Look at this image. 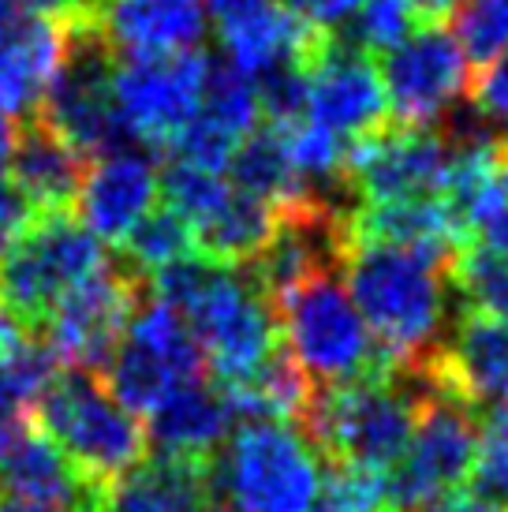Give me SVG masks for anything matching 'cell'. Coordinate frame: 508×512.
Wrapping results in <instances>:
<instances>
[{
    "instance_id": "obj_1",
    "label": "cell",
    "mask_w": 508,
    "mask_h": 512,
    "mask_svg": "<svg viewBox=\"0 0 508 512\" xmlns=\"http://www.w3.org/2000/svg\"><path fill=\"white\" fill-rule=\"evenodd\" d=\"M340 281L393 367L430 363L460 314L452 262L423 251L348 240L340 255Z\"/></svg>"
},
{
    "instance_id": "obj_2",
    "label": "cell",
    "mask_w": 508,
    "mask_h": 512,
    "mask_svg": "<svg viewBox=\"0 0 508 512\" xmlns=\"http://www.w3.org/2000/svg\"><path fill=\"white\" fill-rule=\"evenodd\" d=\"M154 296L184 314L206 367L225 389L247 382L281 348L273 299L247 270L217 266L195 251L154 273Z\"/></svg>"
},
{
    "instance_id": "obj_3",
    "label": "cell",
    "mask_w": 508,
    "mask_h": 512,
    "mask_svg": "<svg viewBox=\"0 0 508 512\" xmlns=\"http://www.w3.org/2000/svg\"><path fill=\"white\" fill-rule=\"evenodd\" d=\"M438 385L434 359L423 367H393L333 389H314L303 434L325 464L389 471L408 449L426 393Z\"/></svg>"
},
{
    "instance_id": "obj_4",
    "label": "cell",
    "mask_w": 508,
    "mask_h": 512,
    "mask_svg": "<svg viewBox=\"0 0 508 512\" xmlns=\"http://www.w3.org/2000/svg\"><path fill=\"white\" fill-rule=\"evenodd\" d=\"M30 419L105 494L142 468L150 453L139 415L127 412L90 370H57L30 404Z\"/></svg>"
},
{
    "instance_id": "obj_5",
    "label": "cell",
    "mask_w": 508,
    "mask_h": 512,
    "mask_svg": "<svg viewBox=\"0 0 508 512\" xmlns=\"http://www.w3.org/2000/svg\"><path fill=\"white\" fill-rule=\"evenodd\" d=\"M322 456L292 423L251 419L210 460L213 512H311L322 494Z\"/></svg>"
},
{
    "instance_id": "obj_6",
    "label": "cell",
    "mask_w": 508,
    "mask_h": 512,
    "mask_svg": "<svg viewBox=\"0 0 508 512\" xmlns=\"http://www.w3.org/2000/svg\"><path fill=\"white\" fill-rule=\"evenodd\" d=\"M284 352L311 378L314 389H333L393 370L363 314L355 311L340 270L314 273L273 299Z\"/></svg>"
},
{
    "instance_id": "obj_7",
    "label": "cell",
    "mask_w": 508,
    "mask_h": 512,
    "mask_svg": "<svg viewBox=\"0 0 508 512\" xmlns=\"http://www.w3.org/2000/svg\"><path fill=\"white\" fill-rule=\"evenodd\" d=\"M101 266L105 247L71 210L42 214L0 255V314L34 333L60 299L90 281Z\"/></svg>"
},
{
    "instance_id": "obj_8",
    "label": "cell",
    "mask_w": 508,
    "mask_h": 512,
    "mask_svg": "<svg viewBox=\"0 0 508 512\" xmlns=\"http://www.w3.org/2000/svg\"><path fill=\"white\" fill-rule=\"evenodd\" d=\"M202 370H206V359H202V348L184 322V314L150 296V288H146V296L139 299L124 337L105 367L109 393L127 412L150 415L176 389L202 382Z\"/></svg>"
},
{
    "instance_id": "obj_9",
    "label": "cell",
    "mask_w": 508,
    "mask_h": 512,
    "mask_svg": "<svg viewBox=\"0 0 508 512\" xmlns=\"http://www.w3.org/2000/svg\"><path fill=\"white\" fill-rule=\"evenodd\" d=\"M113 64V49L101 42L94 23L71 27L64 64L34 109L38 124L83 157H105L135 146L113 105Z\"/></svg>"
},
{
    "instance_id": "obj_10",
    "label": "cell",
    "mask_w": 508,
    "mask_h": 512,
    "mask_svg": "<svg viewBox=\"0 0 508 512\" xmlns=\"http://www.w3.org/2000/svg\"><path fill=\"white\" fill-rule=\"evenodd\" d=\"M475 445H479L475 408L456 397L438 374V385L426 393L419 408L408 449L389 471L396 512H426L430 505L452 498L471 475Z\"/></svg>"
},
{
    "instance_id": "obj_11",
    "label": "cell",
    "mask_w": 508,
    "mask_h": 512,
    "mask_svg": "<svg viewBox=\"0 0 508 512\" xmlns=\"http://www.w3.org/2000/svg\"><path fill=\"white\" fill-rule=\"evenodd\" d=\"M381 90L396 128L441 131V124L464 109L471 72L456 34L441 23L415 27L411 38L381 57Z\"/></svg>"
},
{
    "instance_id": "obj_12",
    "label": "cell",
    "mask_w": 508,
    "mask_h": 512,
    "mask_svg": "<svg viewBox=\"0 0 508 512\" xmlns=\"http://www.w3.org/2000/svg\"><path fill=\"white\" fill-rule=\"evenodd\" d=\"M146 288H150V281L139 277L127 262H120V266L105 262L90 281L71 288L34 333L49 348V356L60 363V370L98 374L109 367L116 344L124 337L139 299L146 296Z\"/></svg>"
},
{
    "instance_id": "obj_13",
    "label": "cell",
    "mask_w": 508,
    "mask_h": 512,
    "mask_svg": "<svg viewBox=\"0 0 508 512\" xmlns=\"http://www.w3.org/2000/svg\"><path fill=\"white\" fill-rule=\"evenodd\" d=\"M210 60L202 53L169 57H116L113 105L124 131L135 143L165 146L198 116Z\"/></svg>"
},
{
    "instance_id": "obj_14",
    "label": "cell",
    "mask_w": 508,
    "mask_h": 512,
    "mask_svg": "<svg viewBox=\"0 0 508 512\" xmlns=\"http://www.w3.org/2000/svg\"><path fill=\"white\" fill-rule=\"evenodd\" d=\"M452 150L445 131L419 128H381L363 143L352 146L344 184L355 206H381V202L441 199L449 184Z\"/></svg>"
},
{
    "instance_id": "obj_15",
    "label": "cell",
    "mask_w": 508,
    "mask_h": 512,
    "mask_svg": "<svg viewBox=\"0 0 508 512\" xmlns=\"http://www.w3.org/2000/svg\"><path fill=\"white\" fill-rule=\"evenodd\" d=\"M307 120L333 131L348 146L389 128V105H385L378 64L329 38L322 53L311 60Z\"/></svg>"
},
{
    "instance_id": "obj_16",
    "label": "cell",
    "mask_w": 508,
    "mask_h": 512,
    "mask_svg": "<svg viewBox=\"0 0 508 512\" xmlns=\"http://www.w3.org/2000/svg\"><path fill=\"white\" fill-rule=\"evenodd\" d=\"M161 195V172L154 157L131 146L94 157L75 195V221L98 243H124L127 232L154 210Z\"/></svg>"
},
{
    "instance_id": "obj_17",
    "label": "cell",
    "mask_w": 508,
    "mask_h": 512,
    "mask_svg": "<svg viewBox=\"0 0 508 512\" xmlns=\"http://www.w3.org/2000/svg\"><path fill=\"white\" fill-rule=\"evenodd\" d=\"M210 15L202 0H101L94 30L113 57L195 53L206 42Z\"/></svg>"
},
{
    "instance_id": "obj_18",
    "label": "cell",
    "mask_w": 508,
    "mask_h": 512,
    "mask_svg": "<svg viewBox=\"0 0 508 512\" xmlns=\"http://www.w3.org/2000/svg\"><path fill=\"white\" fill-rule=\"evenodd\" d=\"M441 382L460 400L479 408H505L508 404V322L490 314L464 311L456 314L449 337L434 356Z\"/></svg>"
},
{
    "instance_id": "obj_19",
    "label": "cell",
    "mask_w": 508,
    "mask_h": 512,
    "mask_svg": "<svg viewBox=\"0 0 508 512\" xmlns=\"http://www.w3.org/2000/svg\"><path fill=\"white\" fill-rule=\"evenodd\" d=\"M71 27L53 23L45 15L8 12L0 15V109L30 113L38 109L53 75L64 64Z\"/></svg>"
},
{
    "instance_id": "obj_20",
    "label": "cell",
    "mask_w": 508,
    "mask_h": 512,
    "mask_svg": "<svg viewBox=\"0 0 508 512\" xmlns=\"http://www.w3.org/2000/svg\"><path fill=\"white\" fill-rule=\"evenodd\" d=\"M232 419L236 415L225 389L191 382L146 415V449L154 453V460L206 468L232 434Z\"/></svg>"
},
{
    "instance_id": "obj_21",
    "label": "cell",
    "mask_w": 508,
    "mask_h": 512,
    "mask_svg": "<svg viewBox=\"0 0 508 512\" xmlns=\"http://www.w3.org/2000/svg\"><path fill=\"white\" fill-rule=\"evenodd\" d=\"M217 27H221L225 60L251 79L273 72L281 64H311L325 49V42L333 38L277 0L258 4L251 12L225 19Z\"/></svg>"
},
{
    "instance_id": "obj_22",
    "label": "cell",
    "mask_w": 508,
    "mask_h": 512,
    "mask_svg": "<svg viewBox=\"0 0 508 512\" xmlns=\"http://www.w3.org/2000/svg\"><path fill=\"white\" fill-rule=\"evenodd\" d=\"M83 172L86 157L71 150L60 135H53L34 116H30V124H19L12 157H8V176L38 214L71 210L79 184H83Z\"/></svg>"
},
{
    "instance_id": "obj_23",
    "label": "cell",
    "mask_w": 508,
    "mask_h": 512,
    "mask_svg": "<svg viewBox=\"0 0 508 512\" xmlns=\"http://www.w3.org/2000/svg\"><path fill=\"white\" fill-rule=\"evenodd\" d=\"M225 393L228 404H232V415L240 423L266 419V423H292L296 427V423H303L307 408H311L314 385L281 344L247 382L232 385Z\"/></svg>"
},
{
    "instance_id": "obj_24",
    "label": "cell",
    "mask_w": 508,
    "mask_h": 512,
    "mask_svg": "<svg viewBox=\"0 0 508 512\" xmlns=\"http://www.w3.org/2000/svg\"><path fill=\"white\" fill-rule=\"evenodd\" d=\"M277 228V214L232 187L228 202L195 228V251L228 270H247Z\"/></svg>"
},
{
    "instance_id": "obj_25",
    "label": "cell",
    "mask_w": 508,
    "mask_h": 512,
    "mask_svg": "<svg viewBox=\"0 0 508 512\" xmlns=\"http://www.w3.org/2000/svg\"><path fill=\"white\" fill-rule=\"evenodd\" d=\"M258 116H262V109H258V86L251 75L232 68L228 60H210L198 120L240 146L258 128Z\"/></svg>"
},
{
    "instance_id": "obj_26",
    "label": "cell",
    "mask_w": 508,
    "mask_h": 512,
    "mask_svg": "<svg viewBox=\"0 0 508 512\" xmlns=\"http://www.w3.org/2000/svg\"><path fill=\"white\" fill-rule=\"evenodd\" d=\"M187 255H195V228L172 206H154L124 240V262L139 277H150Z\"/></svg>"
},
{
    "instance_id": "obj_27",
    "label": "cell",
    "mask_w": 508,
    "mask_h": 512,
    "mask_svg": "<svg viewBox=\"0 0 508 512\" xmlns=\"http://www.w3.org/2000/svg\"><path fill=\"white\" fill-rule=\"evenodd\" d=\"M415 19L419 15L408 0H359V8L333 30V38L363 57H385L404 38H411Z\"/></svg>"
},
{
    "instance_id": "obj_28",
    "label": "cell",
    "mask_w": 508,
    "mask_h": 512,
    "mask_svg": "<svg viewBox=\"0 0 508 512\" xmlns=\"http://www.w3.org/2000/svg\"><path fill=\"white\" fill-rule=\"evenodd\" d=\"M452 288L464 311L490 314L497 322H508V262L490 255L486 247L464 243L452 262Z\"/></svg>"
},
{
    "instance_id": "obj_29",
    "label": "cell",
    "mask_w": 508,
    "mask_h": 512,
    "mask_svg": "<svg viewBox=\"0 0 508 512\" xmlns=\"http://www.w3.org/2000/svg\"><path fill=\"white\" fill-rule=\"evenodd\" d=\"M161 195L165 206H172L184 217L187 225L198 228L202 221H210L232 195V184L221 180V172H206L184 161H169V169L161 172Z\"/></svg>"
},
{
    "instance_id": "obj_30",
    "label": "cell",
    "mask_w": 508,
    "mask_h": 512,
    "mask_svg": "<svg viewBox=\"0 0 508 512\" xmlns=\"http://www.w3.org/2000/svg\"><path fill=\"white\" fill-rule=\"evenodd\" d=\"M452 15V34L467 60L490 64L508 53V0H464Z\"/></svg>"
},
{
    "instance_id": "obj_31",
    "label": "cell",
    "mask_w": 508,
    "mask_h": 512,
    "mask_svg": "<svg viewBox=\"0 0 508 512\" xmlns=\"http://www.w3.org/2000/svg\"><path fill=\"white\" fill-rule=\"evenodd\" d=\"M471 490L486 505H508V408H494L479 427V445L471 460Z\"/></svg>"
},
{
    "instance_id": "obj_32",
    "label": "cell",
    "mask_w": 508,
    "mask_h": 512,
    "mask_svg": "<svg viewBox=\"0 0 508 512\" xmlns=\"http://www.w3.org/2000/svg\"><path fill=\"white\" fill-rule=\"evenodd\" d=\"M258 109L269 128H292L307 116V90H311V64H281L258 75Z\"/></svg>"
},
{
    "instance_id": "obj_33",
    "label": "cell",
    "mask_w": 508,
    "mask_h": 512,
    "mask_svg": "<svg viewBox=\"0 0 508 512\" xmlns=\"http://www.w3.org/2000/svg\"><path fill=\"white\" fill-rule=\"evenodd\" d=\"M467 98H471L475 116H482L497 135L508 139V53L482 68L479 79L467 90Z\"/></svg>"
},
{
    "instance_id": "obj_34",
    "label": "cell",
    "mask_w": 508,
    "mask_h": 512,
    "mask_svg": "<svg viewBox=\"0 0 508 512\" xmlns=\"http://www.w3.org/2000/svg\"><path fill=\"white\" fill-rule=\"evenodd\" d=\"M467 232L479 236V247H486L490 255L508 262V176H505V184L494 187V191L471 210Z\"/></svg>"
},
{
    "instance_id": "obj_35",
    "label": "cell",
    "mask_w": 508,
    "mask_h": 512,
    "mask_svg": "<svg viewBox=\"0 0 508 512\" xmlns=\"http://www.w3.org/2000/svg\"><path fill=\"white\" fill-rule=\"evenodd\" d=\"M38 217L42 214H38V210L30 206L27 195L12 184V176L0 169V255H4Z\"/></svg>"
},
{
    "instance_id": "obj_36",
    "label": "cell",
    "mask_w": 508,
    "mask_h": 512,
    "mask_svg": "<svg viewBox=\"0 0 508 512\" xmlns=\"http://www.w3.org/2000/svg\"><path fill=\"white\" fill-rule=\"evenodd\" d=\"M15 4H23L30 15L64 23V27H83V23H94L101 0H15Z\"/></svg>"
},
{
    "instance_id": "obj_37",
    "label": "cell",
    "mask_w": 508,
    "mask_h": 512,
    "mask_svg": "<svg viewBox=\"0 0 508 512\" xmlns=\"http://www.w3.org/2000/svg\"><path fill=\"white\" fill-rule=\"evenodd\" d=\"M296 15H303L311 27L333 34V30L359 8V0H284Z\"/></svg>"
},
{
    "instance_id": "obj_38",
    "label": "cell",
    "mask_w": 508,
    "mask_h": 512,
    "mask_svg": "<svg viewBox=\"0 0 508 512\" xmlns=\"http://www.w3.org/2000/svg\"><path fill=\"white\" fill-rule=\"evenodd\" d=\"M206 4V15H213L217 23H225V19H236V15L251 12L258 4H269V0H202Z\"/></svg>"
},
{
    "instance_id": "obj_39",
    "label": "cell",
    "mask_w": 508,
    "mask_h": 512,
    "mask_svg": "<svg viewBox=\"0 0 508 512\" xmlns=\"http://www.w3.org/2000/svg\"><path fill=\"white\" fill-rule=\"evenodd\" d=\"M426 512H497V509L494 505H486V501H479L475 494H452V498L430 505Z\"/></svg>"
},
{
    "instance_id": "obj_40",
    "label": "cell",
    "mask_w": 508,
    "mask_h": 512,
    "mask_svg": "<svg viewBox=\"0 0 508 512\" xmlns=\"http://www.w3.org/2000/svg\"><path fill=\"white\" fill-rule=\"evenodd\" d=\"M411 8H415V15H426L430 23H441L445 15H452L464 0H408Z\"/></svg>"
},
{
    "instance_id": "obj_41",
    "label": "cell",
    "mask_w": 508,
    "mask_h": 512,
    "mask_svg": "<svg viewBox=\"0 0 508 512\" xmlns=\"http://www.w3.org/2000/svg\"><path fill=\"white\" fill-rule=\"evenodd\" d=\"M15 135H19V120H15L12 113H4V109H0V165H8Z\"/></svg>"
},
{
    "instance_id": "obj_42",
    "label": "cell",
    "mask_w": 508,
    "mask_h": 512,
    "mask_svg": "<svg viewBox=\"0 0 508 512\" xmlns=\"http://www.w3.org/2000/svg\"><path fill=\"white\" fill-rule=\"evenodd\" d=\"M0 512H60V509H49V505H38V501L0 498Z\"/></svg>"
},
{
    "instance_id": "obj_43",
    "label": "cell",
    "mask_w": 508,
    "mask_h": 512,
    "mask_svg": "<svg viewBox=\"0 0 508 512\" xmlns=\"http://www.w3.org/2000/svg\"><path fill=\"white\" fill-rule=\"evenodd\" d=\"M15 329L19 326H15L12 318H4V314H0V356H4V344H8V337H12Z\"/></svg>"
},
{
    "instance_id": "obj_44",
    "label": "cell",
    "mask_w": 508,
    "mask_h": 512,
    "mask_svg": "<svg viewBox=\"0 0 508 512\" xmlns=\"http://www.w3.org/2000/svg\"><path fill=\"white\" fill-rule=\"evenodd\" d=\"M15 12V0H0V15H8Z\"/></svg>"
},
{
    "instance_id": "obj_45",
    "label": "cell",
    "mask_w": 508,
    "mask_h": 512,
    "mask_svg": "<svg viewBox=\"0 0 508 512\" xmlns=\"http://www.w3.org/2000/svg\"><path fill=\"white\" fill-rule=\"evenodd\" d=\"M311 512H340V509H333V505H329V501H322V505H314Z\"/></svg>"
},
{
    "instance_id": "obj_46",
    "label": "cell",
    "mask_w": 508,
    "mask_h": 512,
    "mask_svg": "<svg viewBox=\"0 0 508 512\" xmlns=\"http://www.w3.org/2000/svg\"><path fill=\"white\" fill-rule=\"evenodd\" d=\"M505 176H508V154H505Z\"/></svg>"
},
{
    "instance_id": "obj_47",
    "label": "cell",
    "mask_w": 508,
    "mask_h": 512,
    "mask_svg": "<svg viewBox=\"0 0 508 512\" xmlns=\"http://www.w3.org/2000/svg\"><path fill=\"white\" fill-rule=\"evenodd\" d=\"M505 408H508V404H505Z\"/></svg>"
}]
</instances>
